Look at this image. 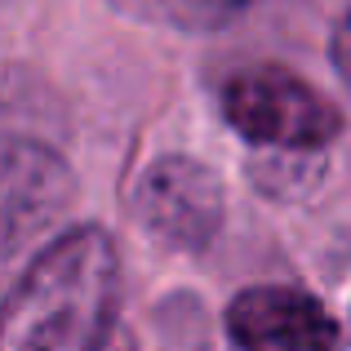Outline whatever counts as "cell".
Here are the masks:
<instances>
[{
  "label": "cell",
  "instance_id": "cell-3",
  "mask_svg": "<svg viewBox=\"0 0 351 351\" xmlns=\"http://www.w3.org/2000/svg\"><path fill=\"white\" fill-rule=\"evenodd\" d=\"M71 169L58 152L27 138H0V276L67 209Z\"/></svg>",
  "mask_w": 351,
  "mask_h": 351
},
{
  "label": "cell",
  "instance_id": "cell-6",
  "mask_svg": "<svg viewBox=\"0 0 351 351\" xmlns=\"http://www.w3.org/2000/svg\"><path fill=\"white\" fill-rule=\"evenodd\" d=\"M125 18L152 27H173V32H218L232 18L245 14L249 0H112Z\"/></svg>",
  "mask_w": 351,
  "mask_h": 351
},
{
  "label": "cell",
  "instance_id": "cell-2",
  "mask_svg": "<svg viewBox=\"0 0 351 351\" xmlns=\"http://www.w3.org/2000/svg\"><path fill=\"white\" fill-rule=\"evenodd\" d=\"M223 112L236 134L280 152H316L338 134V112L285 67L240 71L223 89Z\"/></svg>",
  "mask_w": 351,
  "mask_h": 351
},
{
  "label": "cell",
  "instance_id": "cell-4",
  "mask_svg": "<svg viewBox=\"0 0 351 351\" xmlns=\"http://www.w3.org/2000/svg\"><path fill=\"white\" fill-rule=\"evenodd\" d=\"M134 209L143 227L169 249L209 245L223 223V187L191 156H165L138 178Z\"/></svg>",
  "mask_w": 351,
  "mask_h": 351
},
{
  "label": "cell",
  "instance_id": "cell-7",
  "mask_svg": "<svg viewBox=\"0 0 351 351\" xmlns=\"http://www.w3.org/2000/svg\"><path fill=\"white\" fill-rule=\"evenodd\" d=\"M334 67L351 89V9L343 14V23H338V32H334Z\"/></svg>",
  "mask_w": 351,
  "mask_h": 351
},
{
  "label": "cell",
  "instance_id": "cell-5",
  "mask_svg": "<svg viewBox=\"0 0 351 351\" xmlns=\"http://www.w3.org/2000/svg\"><path fill=\"white\" fill-rule=\"evenodd\" d=\"M227 329L245 351H329L338 325L311 293L258 285L232 298Z\"/></svg>",
  "mask_w": 351,
  "mask_h": 351
},
{
  "label": "cell",
  "instance_id": "cell-1",
  "mask_svg": "<svg viewBox=\"0 0 351 351\" xmlns=\"http://www.w3.org/2000/svg\"><path fill=\"white\" fill-rule=\"evenodd\" d=\"M120 258L103 227H71L32 258L0 302V351H103Z\"/></svg>",
  "mask_w": 351,
  "mask_h": 351
}]
</instances>
